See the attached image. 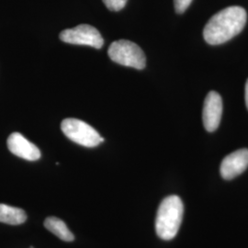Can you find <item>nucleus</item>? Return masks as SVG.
I'll list each match as a JSON object with an SVG mask.
<instances>
[{"mask_svg": "<svg viewBox=\"0 0 248 248\" xmlns=\"http://www.w3.org/2000/svg\"><path fill=\"white\" fill-rule=\"evenodd\" d=\"M247 19V11L242 7L232 6L222 9L204 27V39L209 45L224 44L239 34L246 26Z\"/></svg>", "mask_w": 248, "mask_h": 248, "instance_id": "f257e3e1", "label": "nucleus"}, {"mask_svg": "<svg viewBox=\"0 0 248 248\" xmlns=\"http://www.w3.org/2000/svg\"><path fill=\"white\" fill-rule=\"evenodd\" d=\"M184 213L183 202L179 197H167L160 204L156 220L155 231L161 239L172 240L178 232Z\"/></svg>", "mask_w": 248, "mask_h": 248, "instance_id": "f03ea898", "label": "nucleus"}, {"mask_svg": "<svg viewBox=\"0 0 248 248\" xmlns=\"http://www.w3.org/2000/svg\"><path fill=\"white\" fill-rule=\"evenodd\" d=\"M108 54L114 62L124 66L142 70L145 67L146 58L140 46L127 40H119L108 47Z\"/></svg>", "mask_w": 248, "mask_h": 248, "instance_id": "7ed1b4c3", "label": "nucleus"}, {"mask_svg": "<svg viewBox=\"0 0 248 248\" xmlns=\"http://www.w3.org/2000/svg\"><path fill=\"white\" fill-rule=\"evenodd\" d=\"M61 129L68 139L85 147H96L104 142V138L92 126L78 119L63 120Z\"/></svg>", "mask_w": 248, "mask_h": 248, "instance_id": "20e7f679", "label": "nucleus"}, {"mask_svg": "<svg viewBox=\"0 0 248 248\" xmlns=\"http://www.w3.org/2000/svg\"><path fill=\"white\" fill-rule=\"evenodd\" d=\"M60 40L70 45H87L100 49L104 40L96 28L89 24H80L73 29H67L60 33Z\"/></svg>", "mask_w": 248, "mask_h": 248, "instance_id": "39448f33", "label": "nucleus"}, {"mask_svg": "<svg viewBox=\"0 0 248 248\" xmlns=\"http://www.w3.org/2000/svg\"><path fill=\"white\" fill-rule=\"evenodd\" d=\"M222 114V97L219 93L211 91L205 98L202 121L208 132H214L220 125Z\"/></svg>", "mask_w": 248, "mask_h": 248, "instance_id": "423d86ee", "label": "nucleus"}, {"mask_svg": "<svg viewBox=\"0 0 248 248\" xmlns=\"http://www.w3.org/2000/svg\"><path fill=\"white\" fill-rule=\"evenodd\" d=\"M248 168V149H239L228 155L221 164V175L231 180L241 175Z\"/></svg>", "mask_w": 248, "mask_h": 248, "instance_id": "0eeeda50", "label": "nucleus"}, {"mask_svg": "<svg viewBox=\"0 0 248 248\" xmlns=\"http://www.w3.org/2000/svg\"><path fill=\"white\" fill-rule=\"evenodd\" d=\"M7 143L9 150L20 158L28 161H36L41 158L42 154L40 149L19 133H11Z\"/></svg>", "mask_w": 248, "mask_h": 248, "instance_id": "6e6552de", "label": "nucleus"}, {"mask_svg": "<svg viewBox=\"0 0 248 248\" xmlns=\"http://www.w3.org/2000/svg\"><path fill=\"white\" fill-rule=\"evenodd\" d=\"M25 212L19 208L0 204V222L10 225H18L26 222Z\"/></svg>", "mask_w": 248, "mask_h": 248, "instance_id": "1a4fd4ad", "label": "nucleus"}, {"mask_svg": "<svg viewBox=\"0 0 248 248\" xmlns=\"http://www.w3.org/2000/svg\"><path fill=\"white\" fill-rule=\"evenodd\" d=\"M45 227L62 241L72 242L75 239L74 234L67 228L66 224L56 217L47 218L45 221Z\"/></svg>", "mask_w": 248, "mask_h": 248, "instance_id": "9d476101", "label": "nucleus"}, {"mask_svg": "<svg viewBox=\"0 0 248 248\" xmlns=\"http://www.w3.org/2000/svg\"><path fill=\"white\" fill-rule=\"evenodd\" d=\"M104 5L111 11H119L125 7L128 0H102Z\"/></svg>", "mask_w": 248, "mask_h": 248, "instance_id": "9b49d317", "label": "nucleus"}, {"mask_svg": "<svg viewBox=\"0 0 248 248\" xmlns=\"http://www.w3.org/2000/svg\"><path fill=\"white\" fill-rule=\"evenodd\" d=\"M191 2L192 0H174V6L176 11L179 14L184 13L191 4Z\"/></svg>", "mask_w": 248, "mask_h": 248, "instance_id": "f8f14e48", "label": "nucleus"}, {"mask_svg": "<svg viewBox=\"0 0 248 248\" xmlns=\"http://www.w3.org/2000/svg\"><path fill=\"white\" fill-rule=\"evenodd\" d=\"M246 104L248 109V79L246 84Z\"/></svg>", "mask_w": 248, "mask_h": 248, "instance_id": "ddd939ff", "label": "nucleus"}, {"mask_svg": "<svg viewBox=\"0 0 248 248\" xmlns=\"http://www.w3.org/2000/svg\"></svg>", "mask_w": 248, "mask_h": 248, "instance_id": "4468645a", "label": "nucleus"}]
</instances>
